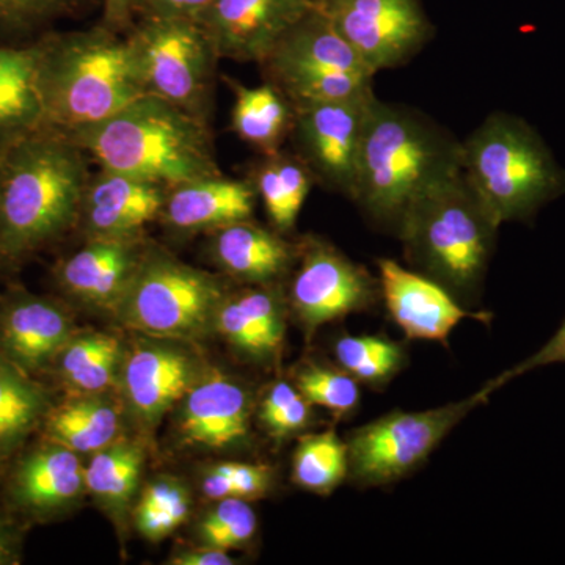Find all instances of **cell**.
I'll list each match as a JSON object with an SVG mask.
<instances>
[{"label": "cell", "instance_id": "obj_42", "mask_svg": "<svg viewBox=\"0 0 565 565\" xmlns=\"http://www.w3.org/2000/svg\"><path fill=\"white\" fill-rule=\"evenodd\" d=\"M21 527L7 512L0 511V565L21 563Z\"/></svg>", "mask_w": 565, "mask_h": 565}, {"label": "cell", "instance_id": "obj_10", "mask_svg": "<svg viewBox=\"0 0 565 565\" xmlns=\"http://www.w3.org/2000/svg\"><path fill=\"white\" fill-rule=\"evenodd\" d=\"M489 386L467 399L423 412H393L349 435V476L363 487L388 486L426 462L435 448L479 405L492 396Z\"/></svg>", "mask_w": 565, "mask_h": 565}, {"label": "cell", "instance_id": "obj_7", "mask_svg": "<svg viewBox=\"0 0 565 565\" xmlns=\"http://www.w3.org/2000/svg\"><path fill=\"white\" fill-rule=\"evenodd\" d=\"M225 296L214 275L148 247L114 315L122 326L150 338L193 340L214 326Z\"/></svg>", "mask_w": 565, "mask_h": 565}, {"label": "cell", "instance_id": "obj_27", "mask_svg": "<svg viewBox=\"0 0 565 565\" xmlns=\"http://www.w3.org/2000/svg\"><path fill=\"white\" fill-rule=\"evenodd\" d=\"M41 433L77 455H95L120 438V414L102 394H76L52 404Z\"/></svg>", "mask_w": 565, "mask_h": 565}, {"label": "cell", "instance_id": "obj_3", "mask_svg": "<svg viewBox=\"0 0 565 565\" xmlns=\"http://www.w3.org/2000/svg\"><path fill=\"white\" fill-rule=\"evenodd\" d=\"M66 137L102 169L169 189L222 173L207 121L158 96H140L107 120Z\"/></svg>", "mask_w": 565, "mask_h": 565}, {"label": "cell", "instance_id": "obj_17", "mask_svg": "<svg viewBox=\"0 0 565 565\" xmlns=\"http://www.w3.org/2000/svg\"><path fill=\"white\" fill-rule=\"evenodd\" d=\"M192 355L172 340H140L122 353L120 379L126 403L143 426H156L199 377Z\"/></svg>", "mask_w": 565, "mask_h": 565}, {"label": "cell", "instance_id": "obj_41", "mask_svg": "<svg viewBox=\"0 0 565 565\" xmlns=\"http://www.w3.org/2000/svg\"><path fill=\"white\" fill-rule=\"evenodd\" d=\"M214 0H139L145 17L185 18L199 20Z\"/></svg>", "mask_w": 565, "mask_h": 565}, {"label": "cell", "instance_id": "obj_33", "mask_svg": "<svg viewBox=\"0 0 565 565\" xmlns=\"http://www.w3.org/2000/svg\"><path fill=\"white\" fill-rule=\"evenodd\" d=\"M192 494L181 479L159 476L141 490L134 508V525L151 542L162 541L188 522Z\"/></svg>", "mask_w": 565, "mask_h": 565}, {"label": "cell", "instance_id": "obj_36", "mask_svg": "<svg viewBox=\"0 0 565 565\" xmlns=\"http://www.w3.org/2000/svg\"><path fill=\"white\" fill-rule=\"evenodd\" d=\"M258 527V519L245 500H221L203 516L196 537L203 546L230 550L241 548L252 541Z\"/></svg>", "mask_w": 565, "mask_h": 565}, {"label": "cell", "instance_id": "obj_18", "mask_svg": "<svg viewBox=\"0 0 565 565\" xmlns=\"http://www.w3.org/2000/svg\"><path fill=\"white\" fill-rule=\"evenodd\" d=\"M147 248L141 237L88 239L79 250L55 264V282L71 299L114 313Z\"/></svg>", "mask_w": 565, "mask_h": 565}, {"label": "cell", "instance_id": "obj_20", "mask_svg": "<svg viewBox=\"0 0 565 565\" xmlns=\"http://www.w3.org/2000/svg\"><path fill=\"white\" fill-rule=\"evenodd\" d=\"M167 191L159 182L102 169L88 178L77 223L87 239L141 237L143 230L161 217Z\"/></svg>", "mask_w": 565, "mask_h": 565}, {"label": "cell", "instance_id": "obj_39", "mask_svg": "<svg viewBox=\"0 0 565 565\" xmlns=\"http://www.w3.org/2000/svg\"><path fill=\"white\" fill-rule=\"evenodd\" d=\"M77 0H0V29L28 31L62 17Z\"/></svg>", "mask_w": 565, "mask_h": 565}, {"label": "cell", "instance_id": "obj_23", "mask_svg": "<svg viewBox=\"0 0 565 565\" xmlns=\"http://www.w3.org/2000/svg\"><path fill=\"white\" fill-rule=\"evenodd\" d=\"M214 329L244 355L273 362L285 340V299L275 285H248L225 296L215 315Z\"/></svg>", "mask_w": 565, "mask_h": 565}, {"label": "cell", "instance_id": "obj_14", "mask_svg": "<svg viewBox=\"0 0 565 565\" xmlns=\"http://www.w3.org/2000/svg\"><path fill=\"white\" fill-rule=\"evenodd\" d=\"M84 489L79 455L43 437L7 465L3 498L17 514L46 520L76 503Z\"/></svg>", "mask_w": 565, "mask_h": 565}, {"label": "cell", "instance_id": "obj_37", "mask_svg": "<svg viewBox=\"0 0 565 565\" xmlns=\"http://www.w3.org/2000/svg\"><path fill=\"white\" fill-rule=\"evenodd\" d=\"M273 484V473L266 465L223 462L211 467L203 475L204 497L212 501L253 500L264 497Z\"/></svg>", "mask_w": 565, "mask_h": 565}, {"label": "cell", "instance_id": "obj_11", "mask_svg": "<svg viewBox=\"0 0 565 565\" xmlns=\"http://www.w3.org/2000/svg\"><path fill=\"white\" fill-rule=\"evenodd\" d=\"M371 73L415 58L434 36L422 0H316Z\"/></svg>", "mask_w": 565, "mask_h": 565}, {"label": "cell", "instance_id": "obj_19", "mask_svg": "<svg viewBox=\"0 0 565 565\" xmlns=\"http://www.w3.org/2000/svg\"><path fill=\"white\" fill-rule=\"evenodd\" d=\"M73 334V319L57 300L24 289L0 300V352L25 373H46Z\"/></svg>", "mask_w": 565, "mask_h": 565}, {"label": "cell", "instance_id": "obj_5", "mask_svg": "<svg viewBox=\"0 0 565 565\" xmlns=\"http://www.w3.org/2000/svg\"><path fill=\"white\" fill-rule=\"evenodd\" d=\"M46 128L66 136L110 118L145 93L128 39L102 25L36 43Z\"/></svg>", "mask_w": 565, "mask_h": 565}, {"label": "cell", "instance_id": "obj_22", "mask_svg": "<svg viewBox=\"0 0 565 565\" xmlns=\"http://www.w3.org/2000/svg\"><path fill=\"white\" fill-rule=\"evenodd\" d=\"M256 200L250 180H233L218 173L170 188L161 218L173 232H215L232 223L250 221Z\"/></svg>", "mask_w": 565, "mask_h": 565}, {"label": "cell", "instance_id": "obj_6", "mask_svg": "<svg viewBox=\"0 0 565 565\" xmlns=\"http://www.w3.org/2000/svg\"><path fill=\"white\" fill-rule=\"evenodd\" d=\"M462 169L494 218L530 222L565 192V170L530 122L493 111L462 141Z\"/></svg>", "mask_w": 565, "mask_h": 565}, {"label": "cell", "instance_id": "obj_8", "mask_svg": "<svg viewBox=\"0 0 565 565\" xmlns=\"http://www.w3.org/2000/svg\"><path fill=\"white\" fill-rule=\"evenodd\" d=\"M259 66L292 106L352 98L373 88L374 74L318 6L285 32Z\"/></svg>", "mask_w": 565, "mask_h": 565}, {"label": "cell", "instance_id": "obj_31", "mask_svg": "<svg viewBox=\"0 0 565 565\" xmlns=\"http://www.w3.org/2000/svg\"><path fill=\"white\" fill-rule=\"evenodd\" d=\"M143 462V446L120 437L93 455L85 468V489L109 511H126L139 489Z\"/></svg>", "mask_w": 565, "mask_h": 565}, {"label": "cell", "instance_id": "obj_44", "mask_svg": "<svg viewBox=\"0 0 565 565\" xmlns=\"http://www.w3.org/2000/svg\"><path fill=\"white\" fill-rule=\"evenodd\" d=\"M139 9V0H104V25L111 31H120L132 20Z\"/></svg>", "mask_w": 565, "mask_h": 565}, {"label": "cell", "instance_id": "obj_38", "mask_svg": "<svg viewBox=\"0 0 565 565\" xmlns=\"http://www.w3.org/2000/svg\"><path fill=\"white\" fill-rule=\"evenodd\" d=\"M310 405L296 386L275 382L264 396L259 419L274 437H286L307 426Z\"/></svg>", "mask_w": 565, "mask_h": 565}, {"label": "cell", "instance_id": "obj_28", "mask_svg": "<svg viewBox=\"0 0 565 565\" xmlns=\"http://www.w3.org/2000/svg\"><path fill=\"white\" fill-rule=\"evenodd\" d=\"M234 95L232 129L241 140L250 145L262 156L282 150L291 137L294 106L270 82L258 87H247L230 81Z\"/></svg>", "mask_w": 565, "mask_h": 565}, {"label": "cell", "instance_id": "obj_34", "mask_svg": "<svg viewBox=\"0 0 565 565\" xmlns=\"http://www.w3.org/2000/svg\"><path fill=\"white\" fill-rule=\"evenodd\" d=\"M341 370L356 382L381 385L392 381L405 362L404 349L382 337H341L333 345Z\"/></svg>", "mask_w": 565, "mask_h": 565}, {"label": "cell", "instance_id": "obj_13", "mask_svg": "<svg viewBox=\"0 0 565 565\" xmlns=\"http://www.w3.org/2000/svg\"><path fill=\"white\" fill-rule=\"evenodd\" d=\"M289 302L308 334L375 302L379 281L363 266L319 237L299 244Z\"/></svg>", "mask_w": 565, "mask_h": 565}, {"label": "cell", "instance_id": "obj_9", "mask_svg": "<svg viewBox=\"0 0 565 565\" xmlns=\"http://www.w3.org/2000/svg\"><path fill=\"white\" fill-rule=\"evenodd\" d=\"M128 41L145 93L207 121L218 55L199 21L145 17Z\"/></svg>", "mask_w": 565, "mask_h": 565}, {"label": "cell", "instance_id": "obj_43", "mask_svg": "<svg viewBox=\"0 0 565 565\" xmlns=\"http://www.w3.org/2000/svg\"><path fill=\"white\" fill-rule=\"evenodd\" d=\"M170 563L174 565H232L234 561L228 552L202 545L200 548L178 553Z\"/></svg>", "mask_w": 565, "mask_h": 565}, {"label": "cell", "instance_id": "obj_21", "mask_svg": "<svg viewBox=\"0 0 565 565\" xmlns=\"http://www.w3.org/2000/svg\"><path fill=\"white\" fill-rule=\"evenodd\" d=\"M180 403L178 437L182 444L222 451L248 437L250 396L236 379L217 370L199 375Z\"/></svg>", "mask_w": 565, "mask_h": 565}, {"label": "cell", "instance_id": "obj_26", "mask_svg": "<svg viewBox=\"0 0 565 565\" xmlns=\"http://www.w3.org/2000/svg\"><path fill=\"white\" fill-rule=\"evenodd\" d=\"M51 407L46 386L0 352V467L41 430Z\"/></svg>", "mask_w": 565, "mask_h": 565}, {"label": "cell", "instance_id": "obj_16", "mask_svg": "<svg viewBox=\"0 0 565 565\" xmlns=\"http://www.w3.org/2000/svg\"><path fill=\"white\" fill-rule=\"evenodd\" d=\"M379 291L386 310L411 340L448 343L449 334L465 319L489 322L492 315L465 310L462 303L440 282L416 270L405 269L394 259L377 262Z\"/></svg>", "mask_w": 565, "mask_h": 565}, {"label": "cell", "instance_id": "obj_12", "mask_svg": "<svg viewBox=\"0 0 565 565\" xmlns=\"http://www.w3.org/2000/svg\"><path fill=\"white\" fill-rule=\"evenodd\" d=\"M373 88L352 98L294 106L289 139L316 182L352 202Z\"/></svg>", "mask_w": 565, "mask_h": 565}, {"label": "cell", "instance_id": "obj_1", "mask_svg": "<svg viewBox=\"0 0 565 565\" xmlns=\"http://www.w3.org/2000/svg\"><path fill=\"white\" fill-rule=\"evenodd\" d=\"M462 169V140L415 107L371 103L352 202L397 233L411 204L435 182Z\"/></svg>", "mask_w": 565, "mask_h": 565}, {"label": "cell", "instance_id": "obj_25", "mask_svg": "<svg viewBox=\"0 0 565 565\" xmlns=\"http://www.w3.org/2000/svg\"><path fill=\"white\" fill-rule=\"evenodd\" d=\"M41 129L47 128L39 47L0 46V152Z\"/></svg>", "mask_w": 565, "mask_h": 565}, {"label": "cell", "instance_id": "obj_35", "mask_svg": "<svg viewBox=\"0 0 565 565\" xmlns=\"http://www.w3.org/2000/svg\"><path fill=\"white\" fill-rule=\"evenodd\" d=\"M294 386L311 405L344 416L355 411L360 401L359 382L343 370L319 363H305L294 373Z\"/></svg>", "mask_w": 565, "mask_h": 565}, {"label": "cell", "instance_id": "obj_15", "mask_svg": "<svg viewBox=\"0 0 565 565\" xmlns=\"http://www.w3.org/2000/svg\"><path fill=\"white\" fill-rule=\"evenodd\" d=\"M315 0H214L199 18L218 58L262 63Z\"/></svg>", "mask_w": 565, "mask_h": 565}, {"label": "cell", "instance_id": "obj_24", "mask_svg": "<svg viewBox=\"0 0 565 565\" xmlns=\"http://www.w3.org/2000/svg\"><path fill=\"white\" fill-rule=\"evenodd\" d=\"M211 253L215 264L234 280L275 285L296 266L299 245L250 218L215 230Z\"/></svg>", "mask_w": 565, "mask_h": 565}, {"label": "cell", "instance_id": "obj_2", "mask_svg": "<svg viewBox=\"0 0 565 565\" xmlns=\"http://www.w3.org/2000/svg\"><path fill=\"white\" fill-rule=\"evenodd\" d=\"M85 156L52 129L0 152V266L24 262L79 221L90 178Z\"/></svg>", "mask_w": 565, "mask_h": 565}, {"label": "cell", "instance_id": "obj_40", "mask_svg": "<svg viewBox=\"0 0 565 565\" xmlns=\"http://www.w3.org/2000/svg\"><path fill=\"white\" fill-rule=\"evenodd\" d=\"M561 363H565V321L537 352L527 356L523 362L515 364V366L505 370L504 373H501L498 377H494L493 381H490L487 386L494 393L498 388H501V386L509 384L512 379L531 373V371L539 370V367Z\"/></svg>", "mask_w": 565, "mask_h": 565}, {"label": "cell", "instance_id": "obj_29", "mask_svg": "<svg viewBox=\"0 0 565 565\" xmlns=\"http://www.w3.org/2000/svg\"><path fill=\"white\" fill-rule=\"evenodd\" d=\"M121 362V343L114 334L74 333L50 370L71 393L104 394L118 384Z\"/></svg>", "mask_w": 565, "mask_h": 565}, {"label": "cell", "instance_id": "obj_4", "mask_svg": "<svg viewBox=\"0 0 565 565\" xmlns=\"http://www.w3.org/2000/svg\"><path fill=\"white\" fill-rule=\"evenodd\" d=\"M500 226L460 169L411 204L397 236L414 270L440 282L463 303L478 296L484 282Z\"/></svg>", "mask_w": 565, "mask_h": 565}, {"label": "cell", "instance_id": "obj_30", "mask_svg": "<svg viewBox=\"0 0 565 565\" xmlns=\"http://www.w3.org/2000/svg\"><path fill=\"white\" fill-rule=\"evenodd\" d=\"M256 195L275 232H292L310 195L315 178L296 152L282 150L263 156L253 167L250 178Z\"/></svg>", "mask_w": 565, "mask_h": 565}, {"label": "cell", "instance_id": "obj_32", "mask_svg": "<svg viewBox=\"0 0 565 565\" xmlns=\"http://www.w3.org/2000/svg\"><path fill=\"white\" fill-rule=\"evenodd\" d=\"M349 476L348 444L333 430L307 435L292 457V479L297 486L319 494L332 493Z\"/></svg>", "mask_w": 565, "mask_h": 565}]
</instances>
